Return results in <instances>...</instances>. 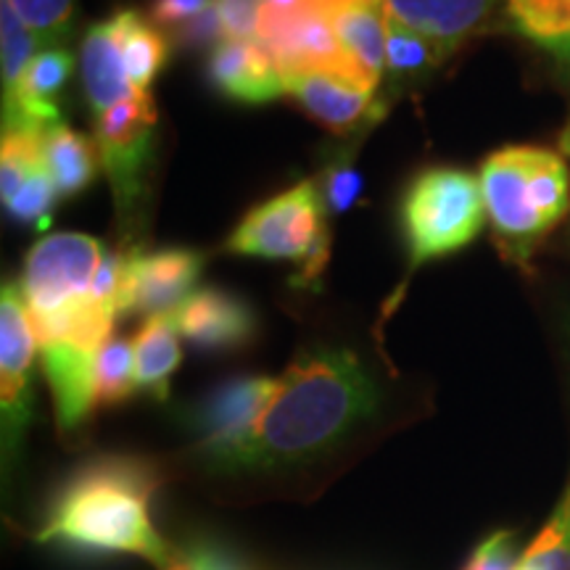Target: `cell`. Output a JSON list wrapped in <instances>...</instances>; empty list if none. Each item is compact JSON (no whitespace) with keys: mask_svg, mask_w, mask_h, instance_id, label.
Returning <instances> with one entry per match:
<instances>
[{"mask_svg":"<svg viewBox=\"0 0 570 570\" xmlns=\"http://www.w3.org/2000/svg\"><path fill=\"white\" fill-rule=\"evenodd\" d=\"M381 410V389L348 348H309L291 362L254 436L214 465L223 475H273L325 460Z\"/></svg>","mask_w":570,"mask_h":570,"instance_id":"6da1fadb","label":"cell"},{"mask_svg":"<svg viewBox=\"0 0 570 570\" xmlns=\"http://www.w3.org/2000/svg\"><path fill=\"white\" fill-rule=\"evenodd\" d=\"M159 470L138 458H98L85 462L53 497L51 515L35 541L77 547L90 552L135 554L169 570L177 562L173 547L151 523V499Z\"/></svg>","mask_w":570,"mask_h":570,"instance_id":"7a4b0ae2","label":"cell"},{"mask_svg":"<svg viewBox=\"0 0 570 570\" xmlns=\"http://www.w3.org/2000/svg\"><path fill=\"white\" fill-rule=\"evenodd\" d=\"M479 180L497 246L515 265H529L570 212L566 156L539 146L499 148L483 161Z\"/></svg>","mask_w":570,"mask_h":570,"instance_id":"3957f363","label":"cell"},{"mask_svg":"<svg viewBox=\"0 0 570 570\" xmlns=\"http://www.w3.org/2000/svg\"><path fill=\"white\" fill-rule=\"evenodd\" d=\"M410 275L425 262L462 252L483 230L481 180L465 169L428 167L412 177L399 206Z\"/></svg>","mask_w":570,"mask_h":570,"instance_id":"277c9868","label":"cell"},{"mask_svg":"<svg viewBox=\"0 0 570 570\" xmlns=\"http://www.w3.org/2000/svg\"><path fill=\"white\" fill-rule=\"evenodd\" d=\"M317 185L302 180L267 202L256 204L230 233L225 248L238 256L288 259L302 267L296 285H312L331 259V230Z\"/></svg>","mask_w":570,"mask_h":570,"instance_id":"5b68a950","label":"cell"},{"mask_svg":"<svg viewBox=\"0 0 570 570\" xmlns=\"http://www.w3.org/2000/svg\"><path fill=\"white\" fill-rule=\"evenodd\" d=\"M104 256L101 240L85 233H53L38 240L17 283L32 323L67 315L90 302Z\"/></svg>","mask_w":570,"mask_h":570,"instance_id":"8992f818","label":"cell"},{"mask_svg":"<svg viewBox=\"0 0 570 570\" xmlns=\"http://www.w3.org/2000/svg\"><path fill=\"white\" fill-rule=\"evenodd\" d=\"M159 114L151 92H135L96 119V146L122 223H132L154 167Z\"/></svg>","mask_w":570,"mask_h":570,"instance_id":"52a82bcc","label":"cell"},{"mask_svg":"<svg viewBox=\"0 0 570 570\" xmlns=\"http://www.w3.org/2000/svg\"><path fill=\"white\" fill-rule=\"evenodd\" d=\"M281 389V377L240 375L219 383L202 399V404L190 415L198 452L206 468L238 452L254 436L256 425Z\"/></svg>","mask_w":570,"mask_h":570,"instance_id":"ba28073f","label":"cell"},{"mask_svg":"<svg viewBox=\"0 0 570 570\" xmlns=\"http://www.w3.org/2000/svg\"><path fill=\"white\" fill-rule=\"evenodd\" d=\"M38 354L30 315L19 285L3 283L0 294V410H3V458L11 460L32 420V367Z\"/></svg>","mask_w":570,"mask_h":570,"instance_id":"9c48e42d","label":"cell"},{"mask_svg":"<svg viewBox=\"0 0 570 570\" xmlns=\"http://www.w3.org/2000/svg\"><path fill=\"white\" fill-rule=\"evenodd\" d=\"M204 256L194 248L132 252L119 296L122 315H167L194 294Z\"/></svg>","mask_w":570,"mask_h":570,"instance_id":"30bf717a","label":"cell"},{"mask_svg":"<svg viewBox=\"0 0 570 570\" xmlns=\"http://www.w3.org/2000/svg\"><path fill=\"white\" fill-rule=\"evenodd\" d=\"M283 82L285 92L331 132H354L383 114L381 106H375V90L336 71H296L285 75Z\"/></svg>","mask_w":570,"mask_h":570,"instance_id":"8fae6325","label":"cell"},{"mask_svg":"<svg viewBox=\"0 0 570 570\" xmlns=\"http://www.w3.org/2000/svg\"><path fill=\"white\" fill-rule=\"evenodd\" d=\"M177 331L204 352H235L256 333V315L244 298L223 288L194 291L173 312Z\"/></svg>","mask_w":570,"mask_h":570,"instance_id":"7c38bea8","label":"cell"},{"mask_svg":"<svg viewBox=\"0 0 570 570\" xmlns=\"http://www.w3.org/2000/svg\"><path fill=\"white\" fill-rule=\"evenodd\" d=\"M206 77L225 98L238 104H267L281 98V69L259 40H223L212 48Z\"/></svg>","mask_w":570,"mask_h":570,"instance_id":"4fadbf2b","label":"cell"},{"mask_svg":"<svg viewBox=\"0 0 570 570\" xmlns=\"http://www.w3.org/2000/svg\"><path fill=\"white\" fill-rule=\"evenodd\" d=\"M383 19L433 40L446 56L487 21L499 0H375Z\"/></svg>","mask_w":570,"mask_h":570,"instance_id":"5bb4252c","label":"cell"},{"mask_svg":"<svg viewBox=\"0 0 570 570\" xmlns=\"http://www.w3.org/2000/svg\"><path fill=\"white\" fill-rule=\"evenodd\" d=\"M80 75L85 98H88V106L96 119L109 111L111 106L138 92L125 69L117 17L98 21L85 32L80 46Z\"/></svg>","mask_w":570,"mask_h":570,"instance_id":"9a60e30c","label":"cell"},{"mask_svg":"<svg viewBox=\"0 0 570 570\" xmlns=\"http://www.w3.org/2000/svg\"><path fill=\"white\" fill-rule=\"evenodd\" d=\"M327 19L336 30L341 51L360 75V80L367 88L377 90L383 71H386V19H383L375 0L344 6Z\"/></svg>","mask_w":570,"mask_h":570,"instance_id":"2e32d148","label":"cell"},{"mask_svg":"<svg viewBox=\"0 0 570 570\" xmlns=\"http://www.w3.org/2000/svg\"><path fill=\"white\" fill-rule=\"evenodd\" d=\"M135 348V389L154 399H167L169 381L183 362L180 331H177L173 312L148 317L138 336Z\"/></svg>","mask_w":570,"mask_h":570,"instance_id":"e0dca14e","label":"cell"},{"mask_svg":"<svg viewBox=\"0 0 570 570\" xmlns=\"http://www.w3.org/2000/svg\"><path fill=\"white\" fill-rule=\"evenodd\" d=\"M46 164L59 198H71L101 173V154L88 135L59 122L46 130Z\"/></svg>","mask_w":570,"mask_h":570,"instance_id":"ac0fdd59","label":"cell"},{"mask_svg":"<svg viewBox=\"0 0 570 570\" xmlns=\"http://www.w3.org/2000/svg\"><path fill=\"white\" fill-rule=\"evenodd\" d=\"M119 24V38H122V59L127 77L138 92H148L151 82L173 53V42L167 35L156 30L154 21L140 17L138 11L125 9L114 13Z\"/></svg>","mask_w":570,"mask_h":570,"instance_id":"d6986e66","label":"cell"},{"mask_svg":"<svg viewBox=\"0 0 570 570\" xmlns=\"http://www.w3.org/2000/svg\"><path fill=\"white\" fill-rule=\"evenodd\" d=\"M135 391V348L127 338L111 336L92 362V410L122 404Z\"/></svg>","mask_w":570,"mask_h":570,"instance_id":"ffe728a7","label":"cell"},{"mask_svg":"<svg viewBox=\"0 0 570 570\" xmlns=\"http://www.w3.org/2000/svg\"><path fill=\"white\" fill-rule=\"evenodd\" d=\"M38 38L30 27L19 19L6 0H0V48H3V104L17 96L21 80H24L27 67L38 56Z\"/></svg>","mask_w":570,"mask_h":570,"instance_id":"44dd1931","label":"cell"},{"mask_svg":"<svg viewBox=\"0 0 570 570\" xmlns=\"http://www.w3.org/2000/svg\"><path fill=\"white\" fill-rule=\"evenodd\" d=\"M523 570H570V481L558 508L520 560Z\"/></svg>","mask_w":570,"mask_h":570,"instance_id":"7402d4cb","label":"cell"},{"mask_svg":"<svg viewBox=\"0 0 570 570\" xmlns=\"http://www.w3.org/2000/svg\"><path fill=\"white\" fill-rule=\"evenodd\" d=\"M444 56L446 53L433 40L386 21V71L391 77L425 75Z\"/></svg>","mask_w":570,"mask_h":570,"instance_id":"603a6c76","label":"cell"},{"mask_svg":"<svg viewBox=\"0 0 570 570\" xmlns=\"http://www.w3.org/2000/svg\"><path fill=\"white\" fill-rule=\"evenodd\" d=\"M19 19L30 27L40 46L67 40L75 21V0H6Z\"/></svg>","mask_w":570,"mask_h":570,"instance_id":"cb8c5ba5","label":"cell"},{"mask_svg":"<svg viewBox=\"0 0 570 570\" xmlns=\"http://www.w3.org/2000/svg\"><path fill=\"white\" fill-rule=\"evenodd\" d=\"M56 202H59V190H56L51 173H48V164H46V169L35 173L30 180H27L17 190V196H13L11 202H6L3 206L13 223L46 230V227L51 225V214H53Z\"/></svg>","mask_w":570,"mask_h":570,"instance_id":"d4e9b609","label":"cell"},{"mask_svg":"<svg viewBox=\"0 0 570 570\" xmlns=\"http://www.w3.org/2000/svg\"><path fill=\"white\" fill-rule=\"evenodd\" d=\"M323 196L325 209L331 214H344L360 202L362 196V175L356 173V167L348 159H341L333 164L331 169H325L323 177Z\"/></svg>","mask_w":570,"mask_h":570,"instance_id":"484cf974","label":"cell"},{"mask_svg":"<svg viewBox=\"0 0 570 570\" xmlns=\"http://www.w3.org/2000/svg\"><path fill=\"white\" fill-rule=\"evenodd\" d=\"M520 560H523V554H520L518 533L497 531L475 547L465 570H518Z\"/></svg>","mask_w":570,"mask_h":570,"instance_id":"4316f807","label":"cell"},{"mask_svg":"<svg viewBox=\"0 0 570 570\" xmlns=\"http://www.w3.org/2000/svg\"><path fill=\"white\" fill-rule=\"evenodd\" d=\"M227 40H256L265 0H214Z\"/></svg>","mask_w":570,"mask_h":570,"instance_id":"83f0119b","label":"cell"},{"mask_svg":"<svg viewBox=\"0 0 570 570\" xmlns=\"http://www.w3.org/2000/svg\"><path fill=\"white\" fill-rule=\"evenodd\" d=\"M173 38L177 46L188 48V51H198V48H206V46H214L217 48L225 35V27H223V19H219V11L217 6H212L209 9H204L198 17H194L190 21H185V24L177 27L173 30Z\"/></svg>","mask_w":570,"mask_h":570,"instance_id":"f1b7e54d","label":"cell"},{"mask_svg":"<svg viewBox=\"0 0 570 570\" xmlns=\"http://www.w3.org/2000/svg\"><path fill=\"white\" fill-rule=\"evenodd\" d=\"M209 6L212 0H151L148 3V17H151L154 24L177 30L185 21H190L204 9H209Z\"/></svg>","mask_w":570,"mask_h":570,"instance_id":"f546056e","label":"cell"},{"mask_svg":"<svg viewBox=\"0 0 570 570\" xmlns=\"http://www.w3.org/2000/svg\"><path fill=\"white\" fill-rule=\"evenodd\" d=\"M541 51H547L558 63L562 80L570 88V0H568V11H566V19H562V24L558 27V32L552 35L550 40L541 46Z\"/></svg>","mask_w":570,"mask_h":570,"instance_id":"4dcf8cb0","label":"cell"},{"mask_svg":"<svg viewBox=\"0 0 570 570\" xmlns=\"http://www.w3.org/2000/svg\"><path fill=\"white\" fill-rule=\"evenodd\" d=\"M315 0H265V6L269 9H281V11H298V9H312Z\"/></svg>","mask_w":570,"mask_h":570,"instance_id":"1f68e13d","label":"cell"},{"mask_svg":"<svg viewBox=\"0 0 570 570\" xmlns=\"http://www.w3.org/2000/svg\"><path fill=\"white\" fill-rule=\"evenodd\" d=\"M169 570H188V566H185V560H183V552L177 554V562H175V566L169 568Z\"/></svg>","mask_w":570,"mask_h":570,"instance_id":"d6a6232c","label":"cell"},{"mask_svg":"<svg viewBox=\"0 0 570 570\" xmlns=\"http://www.w3.org/2000/svg\"><path fill=\"white\" fill-rule=\"evenodd\" d=\"M562 148H566V151L570 154V130H568L566 135H562Z\"/></svg>","mask_w":570,"mask_h":570,"instance_id":"836d02e7","label":"cell"},{"mask_svg":"<svg viewBox=\"0 0 570 570\" xmlns=\"http://www.w3.org/2000/svg\"><path fill=\"white\" fill-rule=\"evenodd\" d=\"M568 344H570V320H568Z\"/></svg>","mask_w":570,"mask_h":570,"instance_id":"e575fe53","label":"cell"},{"mask_svg":"<svg viewBox=\"0 0 570 570\" xmlns=\"http://www.w3.org/2000/svg\"><path fill=\"white\" fill-rule=\"evenodd\" d=\"M518 570H523V568H518Z\"/></svg>","mask_w":570,"mask_h":570,"instance_id":"d590c367","label":"cell"}]
</instances>
